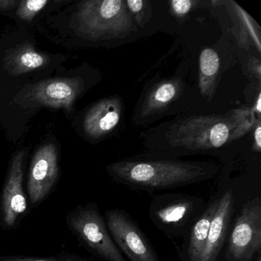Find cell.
I'll return each mask as SVG.
<instances>
[{"label": "cell", "instance_id": "7c38bea8", "mask_svg": "<svg viewBox=\"0 0 261 261\" xmlns=\"http://www.w3.org/2000/svg\"><path fill=\"white\" fill-rule=\"evenodd\" d=\"M123 103L119 97L103 99L91 107L84 119V130L91 138L98 139L112 132L120 122Z\"/></svg>", "mask_w": 261, "mask_h": 261}, {"label": "cell", "instance_id": "8992f818", "mask_svg": "<svg viewBox=\"0 0 261 261\" xmlns=\"http://www.w3.org/2000/svg\"><path fill=\"white\" fill-rule=\"evenodd\" d=\"M105 219L114 243L129 260L160 261L146 235L126 212L108 211Z\"/></svg>", "mask_w": 261, "mask_h": 261}, {"label": "cell", "instance_id": "7a4b0ae2", "mask_svg": "<svg viewBox=\"0 0 261 261\" xmlns=\"http://www.w3.org/2000/svg\"><path fill=\"white\" fill-rule=\"evenodd\" d=\"M117 183L136 190L153 192L181 187L212 178L218 168L212 163L171 160H125L107 166Z\"/></svg>", "mask_w": 261, "mask_h": 261}, {"label": "cell", "instance_id": "484cf974", "mask_svg": "<svg viewBox=\"0 0 261 261\" xmlns=\"http://www.w3.org/2000/svg\"><path fill=\"white\" fill-rule=\"evenodd\" d=\"M6 261H9L8 259H7V260H6Z\"/></svg>", "mask_w": 261, "mask_h": 261}, {"label": "cell", "instance_id": "5bb4252c", "mask_svg": "<svg viewBox=\"0 0 261 261\" xmlns=\"http://www.w3.org/2000/svg\"><path fill=\"white\" fill-rule=\"evenodd\" d=\"M50 58L35 49L30 43L17 45L4 58V68L11 75H19L45 66Z\"/></svg>", "mask_w": 261, "mask_h": 261}, {"label": "cell", "instance_id": "6da1fadb", "mask_svg": "<svg viewBox=\"0 0 261 261\" xmlns=\"http://www.w3.org/2000/svg\"><path fill=\"white\" fill-rule=\"evenodd\" d=\"M252 124L249 110H237L225 115L181 117L155 128L148 136L157 137L165 150L190 153L222 147L244 135Z\"/></svg>", "mask_w": 261, "mask_h": 261}, {"label": "cell", "instance_id": "9a60e30c", "mask_svg": "<svg viewBox=\"0 0 261 261\" xmlns=\"http://www.w3.org/2000/svg\"><path fill=\"white\" fill-rule=\"evenodd\" d=\"M218 204V199L212 201L192 227L188 246V254L190 261H199L200 256L205 247L211 222L216 212Z\"/></svg>", "mask_w": 261, "mask_h": 261}, {"label": "cell", "instance_id": "7402d4cb", "mask_svg": "<svg viewBox=\"0 0 261 261\" xmlns=\"http://www.w3.org/2000/svg\"><path fill=\"white\" fill-rule=\"evenodd\" d=\"M9 261H56L55 259H31V258H13Z\"/></svg>", "mask_w": 261, "mask_h": 261}, {"label": "cell", "instance_id": "ffe728a7", "mask_svg": "<svg viewBox=\"0 0 261 261\" xmlns=\"http://www.w3.org/2000/svg\"><path fill=\"white\" fill-rule=\"evenodd\" d=\"M19 1L16 0H0V10H11L19 5Z\"/></svg>", "mask_w": 261, "mask_h": 261}, {"label": "cell", "instance_id": "277c9868", "mask_svg": "<svg viewBox=\"0 0 261 261\" xmlns=\"http://www.w3.org/2000/svg\"><path fill=\"white\" fill-rule=\"evenodd\" d=\"M68 224L79 239L105 261H127L107 228L95 205L79 207L68 217Z\"/></svg>", "mask_w": 261, "mask_h": 261}, {"label": "cell", "instance_id": "e0dca14e", "mask_svg": "<svg viewBox=\"0 0 261 261\" xmlns=\"http://www.w3.org/2000/svg\"><path fill=\"white\" fill-rule=\"evenodd\" d=\"M48 0H27L21 1L18 6L16 14L22 20L31 21L35 16L45 8Z\"/></svg>", "mask_w": 261, "mask_h": 261}, {"label": "cell", "instance_id": "5b68a950", "mask_svg": "<svg viewBox=\"0 0 261 261\" xmlns=\"http://www.w3.org/2000/svg\"><path fill=\"white\" fill-rule=\"evenodd\" d=\"M261 248V200L244 204L229 237L224 261H251Z\"/></svg>", "mask_w": 261, "mask_h": 261}, {"label": "cell", "instance_id": "d6986e66", "mask_svg": "<svg viewBox=\"0 0 261 261\" xmlns=\"http://www.w3.org/2000/svg\"><path fill=\"white\" fill-rule=\"evenodd\" d=\"M146 3V1H143V0H127L126 1L128 10L130 12L131 14H134L135 16L138 23L143 20L141 11Z\"/></svg>", "mask_w": 261, "mask_h": 261}, {"label": "cell", "instance_id": "8fae6325", "mask_svg": "<svg viewBox=\"0 0 261 261\" xmlns=\"http://www.w3.org/2000/svg\"><path fill=\"white\" fill-rule=\"evenodd\" d=\"M233 210V190L228 189L218 199V207L211 222L205 247L199 261H216L227 236Z\"/></svg>", "mask_w": 261, "mask_h": 261}, {"label": "cell", "instance_id": "ac0fdd59", "mask_svg": "<svg viewBox=\"0 0 261 261\" xmlns=\"http://www.w3.org/2000/svg\"><path fill=\"white\" fill-rule=\"evenodd\" d=\"M195 4V2L190 0H173L170 2L172 11L178 17H182L187 14Z\"/></svg>", "mask_w": 261, "mask_h": 261}, {"label": "cell", "instance_id": "603a6c76", "mask_svg": "<svg viewBox=\"0 0 261 261\" xmlns=\"http://www.w3.org/2000/svg\"><path fill=\"white\" fill-rule=\"evenodd\" d=\"M256 111L258 113H260L261 108H260V94H259L258 96L257 101H256Z\"/></svg>", "mask_w": 261, "mask_h": 261}, {"label": "cell", "instance_id": "d4e9b609", "mask_svg": "<svg viewBox=\"0 0 261 261\" xmlns=\"http://www.w3.org/2000/svg\"><path fill=\"white\" fill-rule=\"evenodd\" d=\"M256 261H261L260 256H258L257 260Z\"/></svg>", "mask_w": 261, "mask_h": 261}, {"label": "cell", "instance_id": "4fadbf2b", "mask_svg": "<svg viewBox=\"0 0 261 261\" xmlns=\"http://www.w3.org/2000/svg\"><path fill=\"white\" fill-rule=\"evenodd\" d=\"M181 91L180 81H160L146 93L143 101L139 105V117L140 119L155 117L168 108L178 97Z\"/></svg>", "mask_w": 261, "mask_h": 261}, {"label": "cell", "instance_id": "30bf717a", "mask_svg": "<svg viewBox=\"0 0 261 261\" xmlns=\"http://www.w3.org/2000/svg\"><path fill=\"white\" fill-rule=\"evenodd\" d=\"M25 152L13 156L1 198L3 220L7 227H13L18 218L27 210V198L22 189Z\"/></svg>", "mask_w": 261, "mask_h": 261}, {"label": "cell", "instance_id": "2e32d148", "mask_svg": "<svg viewBox=\"0 0 261 261\" xmlns=\"http://www.w3.org/2000/svg\"><path fill=\"white\" fill-rule=\"evenodd\" d=\"M220 68L219 56L212 48H204L199 57V88L209 100L213 97Z\"/></svg>", "mask_w": 261, "mask_h": 261}, {"label": "cell", "instance_id": "cb8c5ba5", "mask_svg": "<svg viewBox=\"0 0 261 261\" xmlns=\"http://www.w3.org/2000/svg\"><path fill=\"white\" fill-rule=\"evenodd\" d=\"M65 261H80V260H79V259H75V258L68 257V258H67L66 259H65Z\"/></svg>", "mask_w": 261, "mask_h": 261}, {"label": "cell", "instance_id": "3957f363", "mask_svg": "<svg viewBox=\"0 0 261 261\" xmlns=\"http://www.w3.org/2000/svg\"><path fill=\"white\" fill-rule=\"evenodd\" d=\"M75 25L91 39L125 38L135 30L132 15L123 0H91L79 4Z\"/></svg>", "mask_w": 261, "mask_h": 261}, {"label": "cell", "instance_id": "ba28073f", "mask_svg": "<svg viewBox=\"0 0 261 261\" xmlns=\"http://www.w3.org/2000/svg\"><path fill=\"white\" fill-rule=\"evenodd\" d=\"M58 176L57 149L54 144L48 143L38 149L30 166L27 189L33 204L39 203L49 194Z\"/></svg>", "mask_w": 261, "mask_h": 261}, {"label": "cell", "instance_id": "44dd1931", "mask_svg": "<svg viewBox=\"0 0 261 261\" xmlns=\"http://www.w3.org/2000/svg\"><path fill=\"white\" fill-rule=\"evenodd\" d=\"M255 146L258 151H260L261 148V127L260 124L258 123L254 131Z\"/></svg>", "mask_w": 261, "mask_h": 261}, {"label": "cell", "instance_id": "52a82bcc", "mask_svg": "<svg viewBox=\"0 0 261 261\" xmlns=\"http://www.w3.org/2000/svg\"><path fill=\"white\" fill-rule=\"evenodd\" d=\"M83 88L79 77L48 79L33 85L25 98L36 106L64 108L70 112Z\"/></svg>", "mask_w": 261, "mask_h": 261}, {"label": "cell", "instance_id": "9c48e42d", "mask_svg": "<svg viewBox=\"0 0 261 261\" xmlns=\"http://www.w3.org/2000/svg\"><path fill=\"white\" fill-rule=\"evenodd\" d=\"M200 200L185 195L156 197L149 210L155 225L165 231L181 228L199 207Z\"/></svg>", "mask_w": 261, "mask_h": 261}]
</instances>
